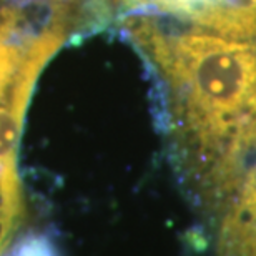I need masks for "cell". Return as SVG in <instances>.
Instances as JSON below:
<instances>
[{"mask_svg":"<svg viewBox=\"0 0 256 256\" xmlns=\"http://www.w3.org/2000/svg\"><path fill=\"white\" fill-rule=\"evenodd\" d=\"M115 24L143 60L158 130L208 220L256 155V38L153 14Z\"/></svg>","mask_w":256,"mask_h":256,"instance_id":"1","label":"cell"},{"mask_svg":"<svg viewBox=\"0 0 256 256\" xmlns=\"http://www.w3.org/2000/svg\"><path fill=\"white\" fill-rule=\"evenodd\" d=\"M18 0H0V27L10 18V15L17 8Z\"/></svg>","mask_w":256,"mask_h":256,"instance_id":"3","label":"cell"},{"mask_svg":"<svg viewBox=\"0 0 256 256\" xmlns=\"http://www.w3.org/2000/svg\"><path fill=\"white\" fill-rule=\"evenodd\" d=\"M7 256H62V253L47 233L28 232L12 244Z\"/></svg>","mask_w":256,"mask_h":256,"instance_id":"2","label":"cell"}]
</instances>
